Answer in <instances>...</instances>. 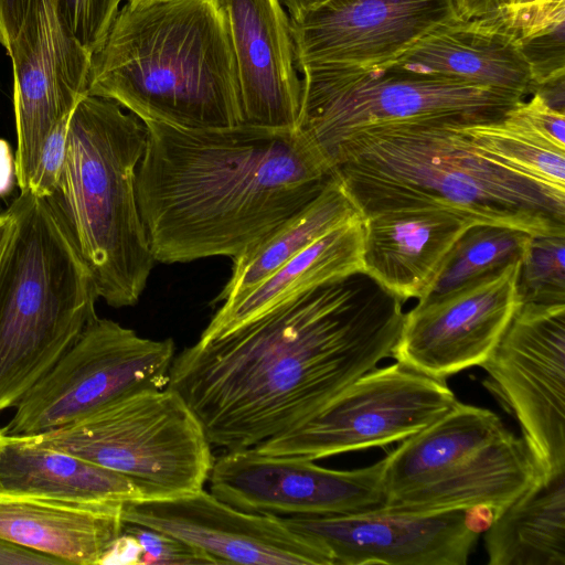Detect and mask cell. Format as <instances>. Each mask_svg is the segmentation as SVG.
I'll use <instances>...</instances> for the list:
<instances>
[{
  "label": "cell",
  "instance_id": "cell-27",
  "mask_svg": "<svg viewBox=\"0 0 565 565\" xmlns=\"http://www.w3.org/2000/svg\"><path fill=\"white\" fill-rule=\"evenodd\" d=\"M361 215L332 174L307 204L233 259L232 274L213 303L234 300L333 227Z\"/></svg>",
  "mask_w": 565,
  "mask_h": 565
},
{
  "label": "cell",
  "instance_id": "cell-1",
  "mask_svg": "<svg viewBox=\"0 0 565 565\" xmlns=\"http://www.w3.org/2000/svg\"><path fill=\"white\" fill-rule=\"evenodd\" d=\"M403 301L364 271L317 288L174 356L168 387L211 445L253 448L302 424L391 356Z\"/></svg>",
  "mask_w": 565,
  "mask_h": 565
},
{
  "label": "cell",
  "instance_id": "cell-13",
  "mask_svg": "<svg viewBox=\"0 0 565 565\" xmlns=\"http://www.w3.org/2000/svg\"><path fill=\"white\" fill-rule=\"evenodd\" d=\"M383 472L384 458L365 468L334 470L249 448L214 459L207 481L214 497L245 512L326 515L381 508Z\"/></svg>",
  "mask_w": 565,
  "mask_h": 565
},
{
  "label": "cell",
  "instance_id": "cell-41",
  "mask_svg": "<svg viewBox=\"0 0 565 565\" xmlns=\"http://www.w3.org/2000/svg\"><path fill=\"white\" fill-rule=\"evenodd\" d=\"M287 11L290 20L297 19L301 14L313 10L331 0H279Z\"/></svg>",
  "mask_w": 565,
  "mask_h": 565
},
{
  "label": "cell",
  "instance_id": "cell-14",
  "mask_svg": "<svg viewBox=\"0 0 565 565\" xmlns=\"http://www.w3.org/2000/svg\"><path fill=\"white\" fill-rule=\"evenodd\" d=\"M7 54L13 67L15 179L24 192L51 130L87 95L90 56L62 28L56 0H43Z\"/></svg>",
  "mask_w": 565,
  "mask_h": 565
},
{
  "label": "cell",
  "instance_id": "cell-37",
  "mask_svg": "<svg viewBox=\"0 0 565 565\" xmlns=\"http://www.w3.org/2000/svg\"><path fill=\"white\" fill-rule=\"evenodd\" d=\"M141 553L137 540L122 532L108 548L100 564H140Z\"/></svg>",
  "mask_w": 565,
  "mask_h": 565
},
{
  "label": "cell",
  "instance_id": "cell-3",
  "mask_svg": "<svg viewBox=\"0 0 565 565\" xmlns=\"http://www.w3.org/2000/svg\"><path fill=\"white\" fill-rule=\"evenodd\" d=\"M327 164L362 216L438 209L475 225L565 236V194L497 163L455 125L370 130L341 145Z\"/></svg>",
  "mask_w": 565,
  "mask_h": 565
},
{
  "label": "cell",
  "instance_id": "cell-35",
  "mask_svg": "<svg viewBox=\"0 0 565 565\" xmlns=\"http://www.w3.org/2000/svg\"><path fill=\"white\" fill-rule=\"evenodd\" d=\"M43 0H0V44L7 53L22 29Z\"/></svg>",
  "mask_w": 565,
  "mask_h": 565
},
{
  "label": "cell",
  "instance_id": "cell-29",
  "mask_svg": "<svg viewBox=\"0 0 565 565\" xmlns=\"http://www.w3.org/2000/svg\"><path fill=\"white\" fill-rule=\"evenodd\" d=\"M532 237L525 232L497 225L469 227L454 246L424 299L454 291L522 259Z\"/></svg>",
  "mask_w": 565,
  "mask_h": 565
},
{
  "label": "cell",
  "instance_id": "cell-42",
  "mask_svg": "<svg viewBox=\"0 0 565 565\" xmlns=\"http://www.w3.org/2000/svg\"><path fill=\"white\" fill-rule=\"evenodd\" d=\"M15 226V215L12 209L0 213V262L11 239Z\"/></svg>",
  "mask_w": 565,
  "mask_h": 565
},
{
  "label": "cell",
  "instance_id": "cell-5",
  "mask_svg": "<svg viewBox=\"0 0 565 565\" xmlns=\"http://www.w3.org/2000/svg\"><path fill=\"white\" fill-rule=\"evenodd\" d=\"M146 141L141 119L110 99L85 95L72 111L64 163L49 199L98 298L115 308L138 302L156 264L136 191Z\"/></svg>",
  "mask_w": 565,
  "mask_h": 565
},
{
  "label": "cell",
  "instance_id": "cell-44",
  "mask_svg": "<svg viewBox=\"0 0 565 565\" xmlns=\"http://www.w3.org/2000/svg\"><path fill=\"white\" fill-rule=\"evenodd\" d=\"M4 436H6V435L3 434V431H2V430H0V448H1V445H2V443H3V440H4Z\"/></svg>",
  "mask_w": 565,
  "mask_h": 565
},
{
  "label": "cell",
  "instance_id": "cell-6",
  "mask_svg": "<svg viewBox=\"0 0 565 565\" xmlns=\"http://www.w3.org/2000/svg\"><path fill=\"white\" fill-rule=\"evenodd\" d=\"M0 262V412L73 345L97 315L92 274L49 199L20 192Z\"/></svg>",
  "mask_w": 565,
  "mask_h": 565
},
{
  "label": "cell",
  "instance_id": "cell-39",
  "mask_svg": "<svg viewBox=\"0 0 565 565\" xmlns=\"http://www.w3.org/2000/svg\"><path fill=\"white\" fill-rule=\"evenodd\" d=\"M497 515V510L493 507L475 504L463 510V524L467 530L480 535L491 527Z\"/></svg>",
  "mask_w": 565,
  "mask_h": 565
},
{
  "label": "cell",
  "instance_id": "cell-8",
  "mask_svg": "<svg viewBox=\"0 0 565 565\" xmlns=\"http://www.w3.org/2000/svg\"><path fill=\"white\" fill-rule=\"evenodd\" d=\"M22 437L124 476L142 499L203 489L214 461L200 420L168 386L115 399L63 426Z\"/></svg>",
  "mask_w": 565,
  "mask_h": 565
},
{
  "label": "cell",
  "instance_id": "cell-22",
  "mask_svg": "<svg viewBox=\"0 0 565 565\" xmlns=\"http://www.w3.org/2000/svg\"><path fill=\"white\" fill-rule=\"evenodd\" d=\"M542 482L523 438L508 431L433 480L387 495L381 508L439 512L489 504L499 514Z\"/></svg>",
  "mask_w": 565,
  "mask_h": 565
},
{
  "label": "cell",
  "instance_id": "cell-4",
  "mask_svg": "<svg viewBox=\"0 0 565 565\" xmlns=\"http://www.w3.org/2000/svg\"><path fill=\"white\" fill-rule=\"evenodd\" d=\"M87 95L142 121L190 129L243 124L223 0H126L90 56Z\"/></svg>",
  "mask_w": 565,
  "mask_h": 565
},
{
  "label": "cell",
  "instance_id": "cell-16",
  "mask_svg": "<svg viewBox=\"0 0 565 565\" xmlns=\"http://www.w3.org/2000/svg\"><path fill=\"white\" fill-rule=\"evenodd\" d=\"M463 510L279 516L333 565H466L479 535L466 529Z\"/></svg>",
  "mask_w": 565,
  "mask_h": 565
},
{
  "label": "cell",
  "instance_id": "cell-33",
  "mask_svg": "<svg viewBox=\"0 0 565 565\" xmlns=\"http://www.w3.org/2000/svg\"><path fill=\"white\" fill-rule=\"evenodd\" d=\"M71 115L51 130L43 146L38 169L28 190L35 196L50 199L56 190L65 159Z\"/></svg>",
  "mask_w": 565,
  "mask_h": 565
},
{
  "label": "cell",
  "instance_id": "cell-18",
  "mask_svg": "<svg viewBox=\"0 0 565 565\" xmlns=\"http://www.w3.org/2000/svg\"><path fill=\"white\" fill-rule=\"evenodd\" d=\"M243 124L296 129L302 84L290 18L279 0H223Z\"/></svg>",
  "mask_w": 565,
  "mask_h": 565
},
{
  "label": "cell",
  "instance_id": "cell-17",
  "mask_svg": "<svg viewBox=\"0 0 565 565\" xmlns=\"http://www.w3.org/2000/svg\"><path fill=\"white\" fill-rule=\"evenodd\" d=\"M456 17L452 0H331L290 20L297 67L380 68Z\"/></svg>",
  "mask_w": 565,
  "mask_h": 565
},
{
  "label": "cell",
  "instance_id": "cell-10",
  "mask_svg": "<svg viewBox=\"0 0 565 565\" xmlns=\"http://www.w3.org/2000/svg\"><path fill=\"white\" fill-rule=\"evenodd\" d=\"M456 401L445 380L398 362L376 366L302 424L252 449L265 456L316 460L386 446L422 430Z\"/></svg>",
  "mask_w": 565,
  "mask_h": 565
},
{
  "label": "cell",
  "instance_id": "cell-12",
  "mask_svg": "<svg viewBox=\"0 0 565 565\" xmlns=\"http://www.w3.org/2000/svg\"><path fill=\"white\" fill-rule=\"evenodd\" d=\"M520 265L515 260L454 291L417 301L404 313L391 358L441 380L480 366L521 306Z\"/></svg>",
  "mask_w": 565,
  "mask_h": 565
},
{
  "label": "cell",
  "instance_id": "cell-31",
  "mask_svg": "<svg viewBox=\"0 0 565 565\" xmlns=\"http://www.w3.org/2000/svg\"><path fill=\"white\" fill-rule=\"evenodd\" d=\"M122 1L56 0L62 28L92 56L104 42Z\"/></svg>",
  "mask_w": 565,
  "mask_h": 565
},
{
  "label": "cell",
  "instance_id": "cell-24",
  "mask_svg": "<svg viewBox=\"0 0 565 565\" xmlns=\"http://www.w3.org/2000/svg\"><path fill=\"white\" fill-rule=\"evenodd\" d=\"M0 487L11 492L94 502L142 499L124 476L22 436H4L0 448Z\"/></svg>",
  "mask_w": 565,
  "mask_h": 565
},
{
  "label": "cell",
  "instance_id": "cell-32",
  "mask_svg": "<svg viewBox=\"0 0 565 565\" xmlns=\"http://www.w3.org/2000/svg\"><path fill=\"white\" fill-rule=\"evenodd\" d=\"M122 532L141 546L140 564H217L200 548L164 532L132 523H124Z\"/></svg>",
  "mask_w": 565,
  "mask_h": 565
},
{
  "label": "cell",
  "instance_id": "cell-40",
  "mask_svg": "<svg viewBox=\"0 0 565 565\" xmlns=\"http://www.w3.org/2000/svg\"><path fill=\"white\" fill-rule=\"evenodd\" d=\"M15 179V161L10 145L0 139V199L7 196L13 185Z\"/></svg>",
  "mask_w": 565,
  "mask_h": 565
},
{
  "label": "cell",
  "instance_id": "cell-7",
  "mask_svg": "<svg viewBox=\"0 0 565 565\" xmlns=\"http://www.w3.org/2000/svg\"><path fill=\"white\" fill-rule=\"evenodd\" d=\"M299 73L302 94L296 130L326 164L341 145L370 130L491 121L524 99L512 92L396 68Z\"/></svg>",
  "mask_w": 565,
  "mask_h": 565
},
{
  "label": "cell",
  "instance_id": "cell-23",
  "mask_svg": "<svg viewBox=\"0 0 565 565\" xmlns=\"http://www.w3.org/2000/svg\"><path fill=\"white\" fill-rule=\"evenodd\" d=\"M364 271L363 216L328 231L238 298L222 302L200 341H209L332 280Z\"/></svg>",
  "mask_w": 565,
  "mask_h": 565
},
{
  "label": "cell",
  "instance_id": "cell-28",
  "mask_svg": "<svg viewBox=\"0 0 565 565\" xmlns=\"http://www.w3.org/2000/svg\"><path fill=\"white\" fill-rule=\"evenodd\" d=\"M480 152L513 172L565 194V150L548 143L509 110L499 119L455 126Z\"/></svg>",
  "mask_w": 565,
  "mask_h": 565
},
{
  "label": "cell",
  "instance_id": "cell-19",
  "mask_svg": "<svg viewBox=\"0 0 565 565\" xmlns=\"http://www.w3.org/2000/svg\"><path fill=\"white\" fill-rule=\"evenodd\" d=\"M475 224L438 209H395L363 216L364 273L403 302L424 299L450 252Z\"/></svg>",
  "mask_w": 565,
  "mask_h": 565
},
{
  "label": "cell",
  "instance_id": "cell-43",
  "mask_svg": "<svg viewBox=\"0 0 565 565\" xmlns=\"http://www.w3.org/2000/svg\"><path fill=\"white\" fill-rule=\"evenodd\" d=\"M554 0H508L502 10H516L536 4H543Z\"/></svg>",
  "mask_w": 565,
  "mask_h": 565
},
{
  "label": "cell",
  "instance_id": "cell-26",
  "mask_svg": "<svg viewBox=\"0 0 565 565\" xmlns=\"http://www.w3.org/2000/svg\"><path fill=\"white\" fill-rule=\"evenodd\" d=\"M484 533L490 565H565V472L515 500Z\"/></svg>",
  "mask_w": 565,
  "mask_h": 565
},
{
  "label": "cell",
  "instance_id": "cell-21",
  "mask_svg": "<svg viewBox=\"0 0 565 565\" xmlns=\"http://www.w3.org/2000/svg\"><path fill=\"white\" fill-rule=\"evenodd\" d=\"M121 507L0 490V539L63 564H100L122 533Z\"/></svg>",
  "mask_w": 565,
  "mask_h": 565
},
{
  "label": "cell",
  "instance_id": "cell-9",
  "mask_svg": "<svg viewBox=\"0 0 565 565\" xmlns=\"http://www.w3.org/2000/svg\"><path fill=\"white\" fill-rule=\"evenodd\" d=\"M173 339L152 340L96 316L73 345L14 405L6 436L63 426L107 403L167 387Z\"/></svg>",
  "mask_w": 565,
  "mask_h": 565
},
{
  "label": "cell",
  "instance_id": "cell-2",
  "mask_svg": "<svg viewBox=\"0 0 565 565\" xmlns=\"http://www.w3.org/2000/svg\"><path fill=\"white\" fill-rule=\"evenodd\" d=\"M143 122L136 191L156 263L234 259L312 200L332 175L296 129Z\"/></svg>",
  "mask_w": 565,
  "mask_h": 565
},
{
  "label": "cell",
  "instance_id": "cell-11",
  "mask_svg": "<svg viewBox=\"0 0 565 565\" xmlns=\"http://www.w3.org/2000/svg\"><path fill=\"white\" fill-rule=\"evenodd\" d=\"M546 482L565 472V305L521 303L480 365Z\"/></svg>",
  "mask_w": 565,
  "mask_h": 565
},
{
  "label": "cell",
  "instance_id": "cell-25",
  "mask_svg": "<svg viewBox=\"0 0 565 565\" xmlns=\"http://www.w3.org/2000/svg\"><path fill=\"white\" fill-rule=\"evenodd\" d=\"M509 430L490 409L456 403L384 458L385 498L424 484Z\"/></svg>",
  "mask_w": 565,
  "mask_h": 565
},
{
  "label": "cell",
  "instance_id": "cell-30",
  "mask_svg": "<svg viewBox=\"0 0 565 565\" xmlns=\"http://www.w3.org/2000/svg\"><path fill=\"white\" fill-rule=\"evenodd\" d=\"M521 303L565 305V236H533L521 259Z\"/></svg>",
  "mask_w": 565,
  "mask_h": 565
},
{
  "label": "cell",
  "instance_id": "cell-45",
  "mask_svg": "<svg viewBox=\"0 0 565 565\" xmlns=\"http://www.w3.org/2000/svg\"><path fill=\"white\" fill-rule=\"evenodd\" d=\"M0 490H2L1 487H0Z\"/></svg>",
  "mask_w": 565,
  "mask_h": 565
},
{
  "label": "cell",
  "instance_id": "cell-15",
  "mask_svg": "<svg viewBox=\"0 0 565 565\" xmlns=\"http://www.w3.org/2000/svg\"><path fill=\"white\" fill-rule=\"evenodd\" d=\"M121 519L173 535L217 564L333 565L320 546L291 531L279 515L238 510L204 489L127 501Z\"/></svg>",
  "mask_w": 565,
  "mask_h": 565
},
{
  "label": "cell",
  "instance_id": "cell-38",
  "mask_svg": "<svg viewBox=\"0 0 565 565\" xmlns=\"http://www.w3.org/2000/svg\"><path fill=\"white\" fill-rule=\"evenodd\" d=\"M508 0H452L457 18L463 20L498 15Z\"/></svg>",
  "mask_w": 565,
  "mask_h": 565
},
{
  "label": "cell",
  "instance_id": "cell-36",
  "mask_svg": "<svg viewBox=\"0 0 565 565\" xmlns=\"http://www.w3.org/2000/svg\"><path fill=\"white\" fill-rule=\"evenodd\" d=\"M63 564L60 559L43 553L15 545L0 539V565H47Z\"/></svg>",
  "mask_w": 565,
  "mask_h": 565
},
{
  "label": "cell",
  "instance_id": "cell-34",
  "mask_svg": "<svg viewBox=\"0 0 565 565\" xmlns=\"http://www.w3.org/2000/svg\"><path fill=\"white\" fill-rule=\"evenodd\" d=\"M521 124L557 149L565 150V115L550 106L539 94L523 99L509 110Z\"/></svg>",
  "mask_w": 565,
  "mask_h": 565
},
{
  "label": "cell",
  "instance_id": "cell-20",
  "mask_svg": "<svg viewBox=\"0 0 565 565\" xmlns=\"http://www.w3.org/2000/svg\"><path fill=\"white\" fill-rule=\"evenodd\" d=\"M380 68L469 82L522 97L533 88L530 62L501 13L445 21Z\"/></svg>",
  "mask_w": 565,
  "mask_h": 565
}]
</instances>
